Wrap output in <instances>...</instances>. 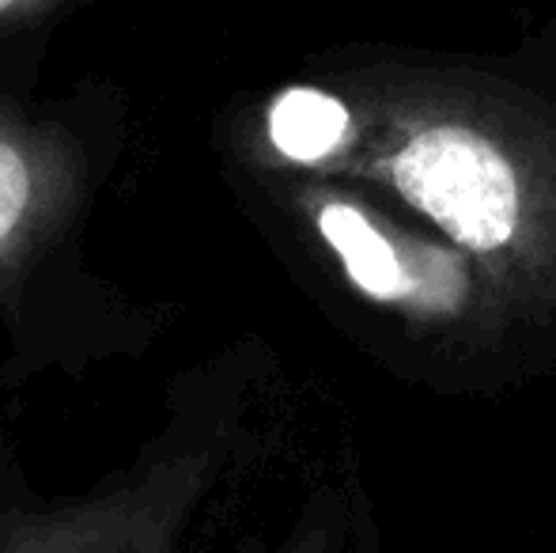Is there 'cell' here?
<instances>
[{
  "instance_id": "277c9868",
  "label": "cell",
  "mask_w": 556,
  "mask_h": 553,
  "mask_svg": "<svg viewBox=\"0 0 556 553\" xmlns=\"http://www.w3.org/2000/svg\"><path fill=\"white\" fill-rule=\"evenodd\" d=\"M349 129V106L318 88H292L269 106V140L292 163L330 160Z\"/></svg>"
},
{
  "instance_id": "7a4b0ae2",
  "label": "cell",
  "mask_w": 556,
  "mask_h": 553,
  "mask_svg": "<svg viewBox=\"0 0 556 553\" xmlns=\"http://www.w3.org/2000/svg\"><path fill=\"white\" fill-rule=\"evenodd\" d=\"M227 451V402L208 372L178 379L160 432L80 497L38 493L0 451V553H182Z\"/></svg>"
},
{
  "instance_id": "3957f363",
  "label": "cell",
  "mask_w": 556,
  "mask_h": 553,
  "mask_svg": "<svg viewBox=\"0 0 556 553\" xmlns=\"http://www.w3.org/2000/svg\"><path fill=\"white\" fill-rule=\"evenodd\" d=\"M397 190L469 251H500L519 224V178L496 140L462 122L413 126L390 155Z\"/></svg>"
},
{
  "instance_id": "8992f818",
  "label": "cell",
  "mask_w": 556,
  "mask_h": 553,
  "mask_svg": "<svg viewBox=\"0 0 556 553\" xmlns=\"http://www.w3.org/2000/svg\"><path fill=\"white\" fill-rule=\"evenodd\" d=\"M23 4H30V0H0V15L15 12V8H23Z\"/></svg>"
},
{
  "instance_id": "6da1fadb",
  "label": "cell",
  "mask_w": 556,
  "mask_h": 553,
  "mask_svg": "<svg viewBox=\"0 0 556 553\" xmlns=\"http://www.w3.org/2000/svg\"><path fill=\"white\" fill-rule=\"evenodd\" d=\"M111 167L106 137L0 103V387L152 349L160 318L84 259V231Z\"/></svg>"
},
{
  "instance_id": "5b68a950",
  "label": "cell",
  "mask_w": 556,
  "mask_h": 553,
  "mask_svg": "<svg viewBox=\"0 0 556 553\" xmlns=\"http://www.w3.org/2000/svg\"><path fill=\"white\" fill-rule=\"evenodd\" d=\"M323 239L337 251L341 266L349 269V277L356 280V288H364L367 296H397L405 288V269L397 266L390 243L379 231L367 224L364 213H356L344 201H326L315 216Z\"/></svg>"
}]
</instances>
